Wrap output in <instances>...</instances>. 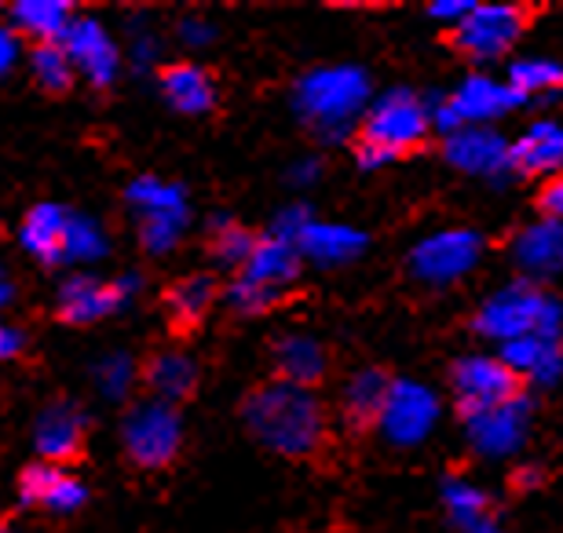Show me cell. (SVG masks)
<instances>
[{"instance_id": "44dd1931", "label": "cell", "mask_w": 563, "mask_h": 533, "mask_svg": "<svg viewBox=\"0 0 563 533\" xmlns=\"http://www.w3.org/2000/svg\"><path fill=\"white\" fill-rule=\"evenodd\" d=\"M253 248H256V237L245 231V226L239 223H231V220H223L220 226H212V234H209V253L217 256V264L220 267H245V259L253 256Z\"/></svg>"}, {"instance_id": "ba28073f", "label": "cell", "mask_w": 563, "mask_h": 533, "mask_svg": "<svg viewBox=\"0 0 563 533\" xmlns=\"http://www.w3.org/2000/svg\"><path fill=\"white\" fill-rule=\"evenodd\" d=\"M63 48L70 63L81 70L96 88H107L118 74V48L110 33L96 19H74L63 37Z\"/></svg>"}, {"instance_id": "3957f363", "label": "cell", "mask_w": 563, "mask_h": 533, "mask_svg": "<svg viewBox=\"0 0 563 533\" xmlns=\"http://www.w3.org/2000/svg\"><path fill=\"white\" fill-rule=\"evenodd\" d=\"M538 15V4H476L465 19L450 22V30L439 33V44H446L457 59L487 63L509 52Z\"/></svg>"}, {"instance_id": "277c9868", "label": "cell", "mask_w": 563, "mask_h": 533, "mask_svg": "<svg viewBox=\"0 0 563 533\" xmlns=\"http://www.w3.org/2000/svg\"><path fill=\"white\" fill-rule=\"evenodd\" d=\"M450 388L465 421H487L523 399L527 373L509 358H461L450 366Z\"/></svg>"}, {"instance_id": "52a82bcc", "label": "cell", "mask_w": 563, "mask_h": 533, "mask_svg": "<svg viewBox=\"0 0 563 533\" xmlns=\"http://www.w3.org/2000/svg\"><path fill=\"white\" fill-rule=\"evenodd\" d=\"M391 399H396V377H391V369H385V366L358 369L341 395L344 427L352 431L355 438L374 435L391 410Z\"/></svg>"}, {"instance_id": "9a60e30c", "label": "cell", "mask_w": 563, "mask_h": 533, "mask_svg": "<svg viewBox=\"0 0 563 533\" xmlns=\"http://www.w3.org/2000/svg\"><path fill=\"white\" fill-rule=\"evenodd\" d=\"M143 380L157 402L179 406L198 388V366L187 355H179V351H157V355L146 358Z\"/></svg>"}, {"instance_id": "484cf974", "label": "cell", "mask_w": 563, "mask_h": 533, "mask_svg": "<svg viewBox=\"0 0 563 533\" xmlns=\"http://www.w3.org/2000/svg\"><path fill=\"white\" fill-rule=\"evenodd\" d=\"M15 59H19V41L11 37V30L0 26V74H4Z\"/></svg>"}, {"instance_id": "5bb4252c", "label": "cell", "mask_w": 563, "mask_h": 533, "mask_svg": "<svg viewBox=\"0 0 563 533\" xmlns=\"http://www.w3.org/2000/svg\"><path fill=\"white\" fill-rule=\"evenodd\" d=\"M37 449L44 460H74L85 449V417L70 402H55L37 421Z\"/></svg>"}, {"instance_id": "7c38bea8", "label": "cell", "mask_w": 563, "mask_h": 533, "mask_svg": "<svg viewBox=\"0 0 563 533\" xmlns=\"http://www.w3.org/2000/svg\"><path fill=\"white\" fill-rule=\"evenodd\" d=\"M19 493L26 504L55 515H70L85 504V486L63 468H55V464H33V468L22 471Z\"/></svg>"}, {"instance_id": "6da1fadb", "label": "cell", "mask_w": 563, "mask_h": 533, "mask_svg": "<svg viewBox=\"0 0 563 533\" xmlns=\"http://www.w3.org/2000/svg\"><path fill=\"white\" fill-rule=\"evenodd\" d=\"M242 421L250 435L278 457L289 460H319L330 453V417L314 391L292 388V384L267 380L242 399Z\"/></svg>"}, {"instance_id": "cb8c5ba5", "label": "cell", "mask_w": 563, "mask_h": 533, "mask_svg": "<svg viewBox=\"0 0 563 533\" xmlns=\"http://www.w3.org/2000/svg\"><path fill=\"white\" fill-rule=\"evenodd\" d=\"M534 209L545 215V220H563V168L545 179L534 195Z\"/></svg>"}, {"instance_id": "8992f818", "label": "cell", "mask_w": 563, "mask_h": 533, "mask_svg": "<svg viewBox=\"0 0 563 533\" xmlns=\"http://www.w3.org/2000/svg\"><path fill=\"white\" fill-rule=\"evenodd\" d=\"M184 446V424H179L176 406L168 402H143L125 421V449L129 460L143 471L168 468Z\"/></svg>"}, {"instance_id": "603a6c76", "label": "cell", "mask_w": 563, "mask_h": 533, "mask_svg": "<svg viewBox=\"0 0 563 533\" xmlns=\"http://www.w3.org/2000/svg\"><path fill=\"white\" fill-rule=\"evenodd\" d=\"M516 92H545V88H563V70L553 63H520L512 70Z\"/></svg>"}, {"instance_id": "8fae6325", "label": "cell", "mask_w": 563, "mask_h": 533, "mask_svg": "<svg viewBox=\"0 0 563 533\" xmlns=\"http://www.w3.org/2000/svg\"><path fill=\"white\" fill-rule=\"evenodd\" d=\"M129 201L143 215V242L151 248H168L176 242L179 226H184V209H179L176 190H168L154 179H140L129 190Z\"/></svg>"}, {"instance_id": "ac0fdd59", "label": "cell", "mask_w": 563, "mask_h": 533, "mask_svg": "<svg viewBox=\"0 0 563 533\" xmlns=\"http://www.w3.org/2000/svg\"><path fill=\"white\" fill-rule=\"evenodd\" d=\"M512 165L520 176H542L563 168V129L556 124H538L512 146Z\"/></svg>"}, {"instance_id": "2e32d148", "label": "cell", "mask_w": 563, "mask_h": 533, "mask_svg": "<svg viewBox=\"0 0 563 533\" xmlns=\"http://www.w3.org/2000/svg\"><path fill=\"white\" fill-rule=\"evenodd\" d=\"M162 92L179 113H206L217 103V85L212 77L195 63H173L162 70Z\"/></svg>"}, {"instance_id": "d4e9b609", "label": "cell", "mask_w": 563, "mask_h": 533, "mask_svg": "<svg viewBox=\"0 0 563 533\" xmlns=\"http://www.w3.org/2000/svg\"><path fill=\"white\" fill-rule=\"evenodd\" d=\"M19 351H22V333H19V329L0 325V362H4V358H15Z\"/></svg>"}, {"instance_id": "30bf717a", "label": "cell", "mask_w": 563, "mask_h": 533, "mask_svg": "<svg viewBox=\"0 0 563 533\" xmlns=\"http://www.w3.org/2000/svg\"><path fill=\"white\" fill-rule=\"evenodd\" d=\"M272 366H275V380L314 391L325 380V373H330V351H325L319 340L292 333V336L275 340Z\"/></svg>"}, {"instance_id": "e0dca14e", "label": "cell", "mask_w": 563, "mask_h": 533, "mask_svg": "<svg viewBox=\"0 0 563 533\" xmlns=\"http://www.w3.org/2000/svg\"><path fill=\"white\" fill-rule=\"evenodd\" d=\"M66 220L70 212L59 206H37L22 220V245L30 248L41 264H59L66 259Z\"/></svg>"}, {"instance_id": "7a4b0ae2", "label": "cell", "mask_w": 563, "mask_h": 533, "mask_svg": "<svg viewBox=\"0 0 563 533\" xmlns=\"http://www.w3.org/2000/svg\"><path fill=\"white\" fill-rule=\"evenodd\" d=\"M432 146V121L421 103L407 92H391L363 118L352 135V151L363 168L388 162H410Z\"/></svg>"}, {"instance_id": "d6986e66", "label": "cell", "mask_w": 563, "mask_h": 533, "mask_svg": "<svg viewBox=\"0 0 563 533\" xmlns=\"http://www.w3.org/2000/svg\"><path fill=\"white\" fill-rule=\"evenodd\" d=\"M11 19L37 44L59 41L70 30V8L59 4V0H22V4L11 8Z\"/></svg>"}, {"instance_id": "4fadbf2b", "label": "cell", "mask_w": 563, "mask_h": 533, "mask_svg": "<svg viewBox=\"0 0 563 533\" xmlns=\"http://www.w3.org/2000/svg\"><path fill=\"white\" fill-rule=\"evenodd\" d=\"M220 300V286L212 275H190V278H179L168 286L165 292V311H168V325L173 333L187 336L209 319V311L217 308Z\"/></svg>"}, {"instance_id": "4316f807", "label": "cell", "mask_w": 563, "mask_h": 533, "mask_svg": "<svg viewBox=\"0 0 563 533\" xmlns=\"http://www.w3.org/2000/svg\"><path fill=\"white\" fill-rule=\"evenodd\" d=\"M472 8H476V4H432L428 11H432V15H439V19H465Z\"/></svg>"}, {"instance_id": "83f0119b", "label": "cell", "mask_w": 563, "mask_h": 533, "mask_svg": "<svg viewBox=\"0 0 563 533\" xmlns=\"http://www.w3.org/2000/svg\"><path fill=\"white\" fill-rule=\"evenodd\" d=\"M11 292H15V286H11V278L4 275V270H0V308H4V303L11 300Z\"/></svg>"}, {"instance_id": "7402d4cb", "label": "cell", "mask_w": 563, "mask_h": 533, "mask_svg": "<svg viewBox=\"0 0 563 533\" xmlns=\"http://www.w3.org/2000/svg\"><path fill=\"white\" fill-rule=\"evenodd\" d=\"M103 234L92 220H85V215L66 220V259H96L103 253Z\"/></svg>"}, {"instance_id": "ffe728a7", "label": "cell", "mask_w": 563, "mask_h": 533, "mask_svg": "<svg viewBox=\"0 0 563 533\" xmlns=\"http://www.w3.org/2000/svg\"><path fill=\"white\" fill-rule=\"evenodd\" d=\"M33 77H37L44 92H66L74 85V63L59 41L33 48Z\"/></svg>"}, {"instance_id": "9c48e42d", "label": "cell", "mask_w": 563, "mask_h": 533, "mask_svg": "<svg viewBox=\"0 0 563 533\" xmlns=\"http://www.w3.org/2000/svg\"><path fill=\"white\" fill-rule=\"evenodd\" d=\"M129 281H99V278H70L59 289V319L70 325L99 322L114 314L129 297Z\"/></svg>"}, {"instance_id": "5b68a950", "label": "cell", "mask_w": 563, "mask_h": 533, "mask_svg": "<svg viewBox=\"0 0 563 533\" xmlns=\"http://www.w3.org/2000/svg\"><path fill=\"white\" fill-rule=\"evenodd\" d=\"M297 270H300V259L292 253L289 242H282V237L256 242L253 256L245 259V267L239 270V278H234L228 289L231 311L245 314V319H256V314L272 311L292 289Z\"/></svg>"}]
</instances>
